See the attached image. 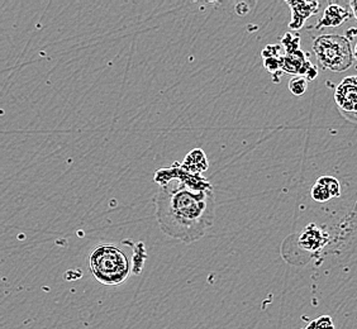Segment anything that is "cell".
I'll list each match as a JSON object with an SVG mask.
<instances>
[{"label": "cell", "instance_id": "cell-2", "mask_svg": "<svg viewBox=\"0 0 357 329\" xmlns=\"http://www.w3.org/2000/svg\"><path fill=\"white\" fill-rule=\"evenodd\" d=\"M90 271L103 285H122L131 275L128 257L118 247L103 245L91 251L89 257Z\"/></svg>", "mask_w": 357, "mask_h": 329}, {"label": "cell", "instance_id": "cell-1", "mask_svg": "<svg viewBox=\"0 0 357 329\" xmlns=\"http://www.w3.org/2000/svg\"><path fill=\"white\" fill-rule=\"evenodd\" d=\"M153 203L160 229L186 245L200 240L213 226V186L195 189L180 178H169L165 185L160 186Z\"/></svg>", "mask_w": 357, "mask_h": 329}, {"label": "cell", "instance_id": "cell-10", "mask_svg": "<svg viewBox=\"0 0 357 329\" xmlns=\"http://www.w3.org/2000/svg\"><path fill=\"white\" fill-rule=\"evenodd\" d=\"M318 183H321L322 185L326 186L330 190L332 198H338L341 195V184L337 178L332 176H322V178L317 180Z\"/></svg>", "mask_w": 357, "mask_h": 329}, {"label": "cell", "instance_id": "cell-12", "mask_svg": "<svg viewBox=\"0 0 357 329\" xmlns=\"http://www.w3.org/2000/svg\"><path fill=\"white\" fill-rule=\"evenodd\" d=\"M302 329H336L330 316H321Z\"/></svg>", "mask_w": 357, "mask_h": 329}, {"label": "cell", "instance_id": "cell-9", "mask_svg": "<svg viewBox=\"0 0 357 329\" xmlns=\"http://www.w3.org/2000/svg\"><path fill=\"white\" fill-rule=\"evenodd\" d=\"M307 89H308V80L305 77H303V76H294L289 82V90L294 95H303V94H305Z\"/></svg>", "mask_w": 357, "mask_h": 329}, {"label": "cell", "instance_id": "cell-15", "mask_svg": "<svg viewBox=\"0 0 357 329\" xmlns=\"http://www.w3.org/2000/svg\"><path fill=\"white\" fill-rule=\"evenodd\" d=\"M356 38H357V36H356ZM354 57H355V59H357V42H356V46H355V48H354Z\"/></svg>", "mask_w": 357, "mask_h": 329}, {"label": "cell", "instance_id": "cell-4", "mask_svg": "<svg viewBox=\"0 0 357 329\" xmlns=\"http://www.w3.org/2000/svg\"><path fill=\"white\" fill-rule=\"evenodd\" d=\"M335 98L341 109L357 116V76L346 77L338 85Z\"/></svg>", "mask_w": 357, "mask_h": 329}, {"label": "cell", "instance_id": "cell-5", "mask_svg": "<svg viewBox=\"0 0 357 329\" xmlns=\"http://www.w3.org/2000/svg\"><path fill=\"white\" fill-rule=\"evenodd\" d=\"M287 4L291 9V22L289 24L291 31H299L310 17L318 13L319 8L318 1H287Z\"/></svg>", "mask_w": 357, "mask_h": 329}, {"label": "cell", "instance_id": "cell-11", "mask_svg": "<svg viewBox=\"0 0 357 329\" xmlns=\"http://www.w3.org/2000/svg\"><path fill=\"white\" fill-rule=\"evenodd\" d=\"M312 198L318 203H326V201L332 199V195H331L330 190L326 186L317 181L316 184L312 188Z\"/></svg>", "mask_w": 357, "mask_h": 329}, {"label": "cell", "instance_id": "cell-8", "mask_svg": "<svg viewBox=\"0 0 357 329\" xmlns=\"http://www.w3.org/2000/svg\"><path fill=\"white\" fill-rule=\"evenodd\" d=\"M181 166L190 174L202 175V172L206 171L208 169V160H206V153L199 148L192 150L186 155L185 160L183 161Z\"/></svg>", "mask_w": 357, "mask_h": 329}, {"label": "cell", "instance_id": "cell-3", "mask_svg": "<svg viewBox=\"0 0 357 329\" xmlns=\"http://www.w3.org/2000/svg\"><path fill=\"white\" fill-rule=\"evenodd\" d=\"M313 51L323 69L332 72H342L354 63V51L347 37L322 35L313 42Z\"/></svg>", "mask_w": 357, "mask_h": 329}, {"label": "cell", "instance_id": "cell-7", "mask_svg": "<svg viewBox=\"0 0 357 329\" xmlns=\"http://www.w3.org/2000/svg\"><path fill=\"white\" fill-rule=\"evenodd\" d=\"M349 20H350L349 10H346L344 7H341L338 4L330 3L328 7L324 9L322 20L318 22L316 29L319 31V29L326 27H338Z\"/></svg>", "mask_w": 357, "mask_h": 329}, {"label": "cell", "instance_id": "cell-13", "mask_svg": "<svg viewBox=\"0 0 357 329\" xmlns=\"http://www.w3.org/2000/svg\"><path fill=\"white\" fill-rule=\"evenodd\" d=\"M265 68H266L268 72H271L273 75H275L278 71H282V61H280V56H274V57H268V59H265Z\"/></svg>", "mask_w": 357, "mask_h": 329}, {"label": "cell", "instance_id": "cell-6", "mask_svg": "<svg viewBox=\"0 0 357 329\" xmlns=\"http://www.w3.org/2000/svg\"><path fill=\"white\" fill-rule=\"evenodd\" d=\"M328 234L316 224H310L304 228L299 237V247L307 252H318L327 245Z\"/></svg>", "mask_w": 357, "mask_h": 329}, {"label": "cell", "instance_id": "cell-14", "mask_svg": "<svg viewBox=\"0 0 357 329\" xmlns=\"http://www.w3.org/2000/svg\"><path fill=\"white\" fill-rule=\"evenodd\" d=\"M349 6H350L354 17L356 18L357 21V0H351V1H349Z\"/></svg>", "mask_w": 357, "mask_h": 329}]
</instances>
